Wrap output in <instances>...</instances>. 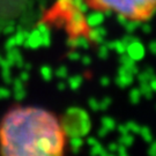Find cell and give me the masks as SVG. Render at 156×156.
I'll return each mask as SVG.
<instances>
[{
  "instance_id": "cell-1",
  "label": "cell",
  "mask_w": 156,
  "mask_h": 156,
  "mask_svg": "<svg viewBox=\"0 0 156 156\" xmlns=\"http://www.w3.org/2000/svg\"><path fill=\"white\" fill-rule=\"evenodd\" d=\"M66 135L57 117L41 108H15L0 124V153L2 155H62Z\"/></svg>"
},
{
  "instance_id": "cell-2",
  "label": "cell",
  "mask_w": 156,
  "mask_h": 156,
  "mask_svg": "<svg viewBox=\"0 0 156 156\" xmlns=\"http://www.w3.org/2000/svg\"><path fill=\"white\" fill-rule=\"evenodd\" d=\"M94 11L112 12L135 22L149 20L156 13V0H83Z\"/></svg>"
}]
</instances>
